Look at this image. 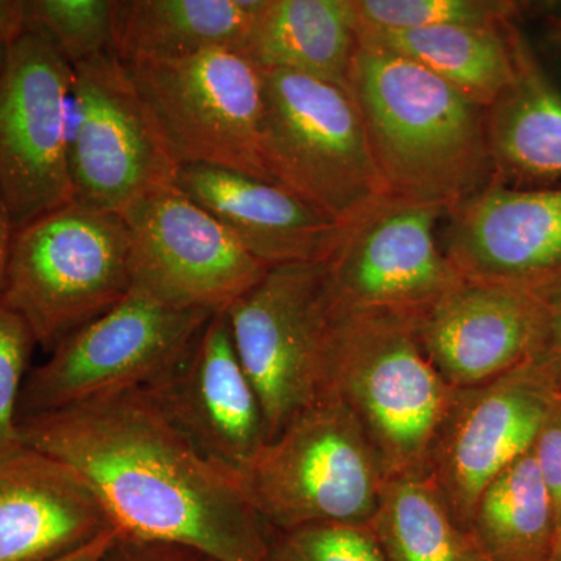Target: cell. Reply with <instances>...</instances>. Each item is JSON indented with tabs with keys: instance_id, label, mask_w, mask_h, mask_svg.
I'll list each match as a JSON object with an SVG mask.
<instances>
[{
	"instance_id": "cell-30",
	"label": "cell",
	"mask_w": 561,
	"mask_h": 561,
	"mask_svg": "<svg viewBox=\"0 0 561 561\" xmlns=\"http://www.w3.org/2000/svg\"><path fill=\"white\" fill-rule=\"evenodd\" d=\"M531 453L551 496L557 527H561V394H557L546 413Z\"/></svg>"
},
{
	"instance_id": "cell-19",
	"label": "cell",
	"mask_w": 561,
	"mask_h": 561,
	"mask_svg": "<svg viewBox=\"0 0 561 561\" xmlns=\"http://www.w3.org/2000/svg\"><path fill=\"white\" fill-rule=\"evenodd\" d=\"M173 187L190 197L268 268L324 262L343 227L275 181L219 165L186 164Z\"/></svg>"
},
{
	"instance_id": "cell-34",
	"label": "cell",
	"mask_w": 561,
	"mask_h": 561,
	"mask_svg": "<svg viewBox=\"0 0 561 561\" xmlns=\"http://www.w3.org/2000/svg\"><path fill=\"white\" fill-rule=\"evenodd\" d=\"M14 234H16V228H14L10 210L7 208L5 201H3L2 192H0V297H2L3 287H5Z\"/></svg>"
},
{
	"instance_id": "cell-27",
	"label": "cell",
	"mask_w": 561,
	"mask_h": 561,
	"mask_svg": "<svg viewBox=\"0 0 561 561\" xmlns=\"http://www.w3.org/2000/svg\"><path fill=\"white\" fill-rule=\"evenodd\" d=\"M27 16L72 68L116 54V0H27Z\"/></svg>"
},
{
	"instance_id": "cell-32",
	"label": "cell",
	"mask_w": 561,
	"mask_h": 561,
	"mask_svg": "<svg viewBox=\"0 0 561 561\" xmlns=\"http://www.w3.org/2000/svg\"><path fill=\"white\" fill-rule=\"evenodd\" d=\"M101 561H217L186 546L117 534Z\"/></svg>"
},
{
	"instance_id": "cell-38",
	"label": "cell",
	"mask_w": 561,
	"mask_h": 561,
	"mask_svg": "<svg viewBox=\"0 0 561 561\" xmlns=\"http://www.w3.org/2000/svg\"><path fill=\"white\" fill-rule=\"evenodd\" d=\"M7 51H9V47H7L5 44L0 43V76H2L3 66H5Z\"/></svg>"
},
{
	"instance_id": "cell-23",
	"label": "cell",
	"mask_w": 561,
	"mask_h": 561,
	"mask_svg": "<svg viewBox=\"0 0 561 561\" xmlns=\"http://www.w3.org/2000/svg\"><path fill=\"white\" fill-rule=\"evenodd\" d=\"M511 25H442L420 31L357 33L421 66L465 98L489 108L515 77Z\"/></svg>"
},
{
	"instance_id": "cell-12",
	"label": "cell",
	"mask_w": 561,
	"mask_h": 561,
	"mask_svg": "<svg viewBox=\"0 0 561 561\" xmlns=\"http://www.w3.org/2000/svg\"><path fill=\"white\" fill-rule=\"evenodd\" d=\"M69 175L73 202L122 213L172 186L179 165L116 54L73 66Z\"/></svg>"
},
{
	"instance_id": "cell-5",
	"label": "cell",
	"mask_w": 561,
	"mask_h": 561,
	"mask_svg": "<svg viewBox=\"0 0 561 561\" xmlns=\"http://www.w3.org/2000/svg\"><path fill=\"white\" fill-rule=\"evenodd\" d=\"M261 147L272 181L342 227L389 194L353 95L331 81L264 70Z\"/></svg>"
},
{
	"instance_id": "cell-1",
	"label": "cell",
	"mask_w": 561,
	"mask_h": 561,
	"mask_svg": "<svg viewBox=\"0 0 561 561\" xmlns=\"http://www.w3.org/2000/svg\"><path fill=\"white\" fill-rule=\"evenodd\" d=\"M24 445L70 465L117 534L186 546L217 561H268L271 530L234 472L214 463L146 389L20 420Z\"/></svg>"
},
{
	"instance_id": "cell-4",
	"label": "cell",
	"mask_w": 561,
	"mask_h": 561,
	"mask_svg": "<svg viewBox=\"0 0 561 561\" xmlns=\"http://www.w3.org/2000/svg\"><path fill=\"white\" fill-rule=\"evenodd\" d=\"M131 286L130 231L122 214L72 202L16 231L0 300L50 353L119 305Z\"/></svg>"
},
{
	"instance_id": "cell-10",
	"label": "cell",
	"mask_w": 561,
	"mask_h": 561,
	"mask_svg": "<svg viewBox=\"0 0 561 561\" xmlns=\"http://www.w3.org/2000/svg\"><path fill=\"white\" fill-rule=\"evenodd\" d=\"M443 216L438 206L387 194L345 225L324 261L332 311L416 323L460 287L465 279L435 241Z\"/></svg>"
},
{
	"instance_id": "cell-31",
	"label": "cell",
	"mask_w": 561,
	"mask_h": 561,
	"mask_svg": "<svg viewBox=\"0 0 561 561\" xmlns=\"http://www.w3.org/2000/svg\"><path fill=\"white\" fill-rule=\"evenodd\" d=\"M527 362L561 394V289L545 298L540 332Z\"/></svg>"
},
{
	"instance_id": "cell-2",
	"label": "cell",
	"mask_w": 561,
	"mask_h": 561,
	"mask_svg": "<svg viewBox=\"0 0 561 561\" xmlns=\"http://www.w3.org/2000/svg\"><path fill=\"white\" fill-rule=\"evenodd\" d=\"M348 90L393 197L449 214L494 180L485 108L430 70L357 38Z\"/></svg>"
},
{
	"instance_id": "cell-29",
	"label": "cell",
	"mask_w": 561,
	"mask_h": 561,
	"mask_svg": "<svg viewBox=\"0 0 561 561\" xmlns=\"http://www.w3.org/2000/svg\"><path fill=\"white\" fill-rule=\"evenodd\" d=\"M36 342L25 321L0 300V456L21 446L20 401Z\"/></svg>"
},
{
	"instance_id": "cell-26",
	"label": "cell",
	"mask_w": 561,
	"mask_h": 561,
	"mask_svg": "<svg viewBox=\"0 0 561 561\" xmlns=\"http://www.w3.org/2000/svg\"><path fill=\"white\" fill-rule=\"evenodd\" d=\"M356 33L420 31L442 25L502 27L524 3L511 0H348Z\"/></svg>"
},
{
	"instance_id": "cell-18",
	"label": "cell",
	"mask_w": 561,
	"mask_h": 561,
	"mask_svg": "<svg viewBox=\"0 0 561 561\" xmlns=\"http://www.w3.org/2000/svg\"><path fill=\"white\" fill-rule=\"evenodd\" d=\"M117 530L70 465L18 446L0 456V561H51Z\"/></svg>"
},
{
	"instance_id": "cell-24",
	"label": "cell",
	"mask_w": 561,
	"mask_h": 561,
	"mask_svg": "<svg viewBox=\"0 0 561 561\" xmlns=\"http://www.w3.org/2000/svg\"><path fill=\"white\" fill-rule=\"evenodd\" d=\"M467 529L490 561L551 560L559 527L531 449L482 491Z\"/></svg>"
},
{
	"instance_id": "cell-21",
	"label": "cell",
	"mask_w": 561,
	"mask_h": 561,
	"mask_svg": "<svg viewBox=\"0 0 561 561\" xmlns=\"http://www.w3.org/2000/svg\"><path fill=\"white\" fill-rule=\"evenodd\" d=\"M267 0H116L121 61H172L245 51Z\"/></svg>"
},
{
	"instance_id": "cell-6",
	"label": "cell",
	"mask_w": 561,
	"mask_h": 561,
	"mask_svg": "<svg viewBox=\"0 0 561 561\" xmlns=\"http://www.w3.org/2000/svg\"><path fill=\"white\" fill-rule=\"evenodd\" d=\"M239 481L271 531L312 524H371L387 481L360 424L334 394L268 442Z\"/></svg>"
},
{
	"instance_id": "cell-33",
	"label": "cell",
	"mask_w": 561,
	"mask_h": 561,
	"mask_svg": "<svg viewBox=\"0 0 561 561\" xmlns=\"http://www.w3.org/2000/svg\"><path fill=\"white\" fill-rule=\"evenodd\" d=\"M27 28V0H0V43L13 46Z\"/></svg>"
},
{
	"instance_id": "cell-17",
	"label": "cell",
	"mask_w": 561,
	"mask_h": 561,
	"mask_svg": "<svg viewBox=\"0 0 561 561\" xmlns=\"http://www.w3.org/2000/svg\"><path fill=\"white\" fill-rule=\"evenodd\" d=\"M545 298L530 291L468 283L415 323L421 350L454 390L494 381L530 359Z\"/></svg>"
},
{
	"instance_id": "cell-15",
	"label": "cell",
	"mask_w": 561,
	"mask_h": 561,
	"mask_svg": "<svg viewBox=\"0 0 561 561\" xmlns=\"http://www.w3.org/2000/svg\"><path fill=\"white\" fill-rule=\"evenodd\" d=\"M446 216L443 251L468 283L542 298L561 289V183L512 187L493 180Z\"/></svg>"
},
{
	"instance_id": "cell-8",
	"label": "cell",
	"mask_w": 561,
	"mask_h": 561,
	"mask_svg": "<svg viewBox=\"0 0 561 561\" xmlns=\"http://www.w3.org/2000/svg\"><path fill=\"white\" fill-rule=\"evenodd\" d=\"M125 66L179 168L219 165L271 180L261 147L264 70L256 62L217 49Z\"/></svg>"
},
{
	"instance_id": "cell-7",
	"label": "cell",
	"mask_w": 561,
	"mask_h": 561,
	"mask_svg": "<svg viewBox=\"0 0 561 561\" xmlns=\"http://www.w3.org/2000/svg\"><path fill=\"white\" fill-rule=\"evenodd\" d=\"M225 316L272 442L291 420L328 397L334 311L327 264L297 262L268 268Z\"/></svg>"
},
{
	"instance_id": "cell-20",
	"label": "cell",
	"mask_w": 561,
	"mask_h": 561,
	"mask_svg": "<svg viewBox=\"0 0 561 561\" xmlns=\"http://www.w3.org/2000/svg\"><path fill=\"white\" fill-rule=\"evenodd\" d=\"M515 77L485 110L494 180L512 187H542L561 180V91L511 25Z\"/></svg>"
},
{
	"instance_id": "cell-28",
	"label": "cell",
	"mask_w": 561,
	"mask_h": 561,
	"mask_svg": "<svg viewBox=\"0 0 561 561\" xmlns=\"http://www.w3.org/2000/svg\"><path fill=\"white\" fill-rule=\"evenodd\" d=\"M268 561H387L371 524L327 523L271 531Z\"/></svg>"
},
{
	"instance_id": "cell-9",
	"label": "cell",
	"mask_w": 561,
	"mask_h": 561,
	"mask_svg": "<svg viewBox=\"0 0 561 561\" xmlns=\"http://www.w3.org/2000/svg\"><path fill=\"white\" fill-rule=\"evenodd\" d=\"M213 316L172 308L131 289L119 305L62 339L27 376L20 420L113 391L149 389L186 354Z\"/></svg>"
},
{
	"instance_id": "cell-13",
	"label": "cell",
	"mask_w": 561,
	"mask_h": 561,
	"mask_svg": "<svg viewBox=\"0 0 561 561\" xmlns=\"http://www.w3.org/2000/svg\"><path fill=\"white\" fill-rule=\"evenodd\" d=\"M121 214L130 231L131 289L172 308L225 312L268 271L173 186L142 195Z\"/></svg>"
},
{
	"instance_id": "cell-3",
	"label": "cell",
	"mask_w": 561,
	"mask_h": 561,
	"mask_svg": "<svg viewBox=\"0 0 561 561\" xmlns=\"http://www.w3.org/2000/svg\"><path fill=\"white\" fill-rule=\"evenodd\" d=\"M328 394L353 413L389 479L427 474L456 390L421 350L412 321L334 312Z\"/></svg>"
},
{
	"instance_id": "cell-22",
	"label": "cell",
	"mask_w": 561,
	"mask_h": 561,
	"mask_svg": "<svg viewBox=\"0 0 561 561\" xmlns=\"http://www.w3.org/2000/svg\"><path fill=\"white\" fill-rule=\"evenodd\" d=\"M357 46L348 0H267L243 55L264 70H290L348 90Z\"/></svg>"
},
{
	"instance_id": "cell-14",
	"label": "cell",
	"mask_w": 561,
	"mask_h": 561,
	"mask_svg": "<svg viewBox=\"0 0 561 561\" xmlns=\"http://www.w3.org/2000/svg\"><path fill=\"white\" fill-rule=\"evenodd\" d=\"M557 394L529 362L494 381L456 390L427 476L465 529L482 491L530 451Z\"/></svg>"
},
{
	"instance_id": "cell-25",
	"label": "cell",
	"mask_w": 561,
	"mask_h": 561,
	"mask_svg": "<svg viewBox=\"0 0 561 561\" xmlns=\"http://www.w3.org/2000/svg\"><path fill=\"white\" fill-rule=\"evenodd\" d=\"M371 527L387 561H490L427 474L387 479Z\"/></svg>"
},
{
	"instance_id": "cell-37",
	"label": "cell",
	"mask_w": 561,
	"mask_h": 561,
	"mask_svg": "<svg viewBox=\"0 0 561 561\" xmlns=\"http://www.w3.org/2000/svg\"><path fill=\"white\" fill-rule=\"evenodd\" d=\"M551 22L556 31L561 35V3L559 5H552Z\"/></svg>"
},
{
	"instance_id": "cell-36",
	"label": "cell",
	"mask_w": 561,
	"mask_h": 561,
	"mask_svg": "<svg viewBox=\"0 0 561 561\" xmlns=\"http://www.w3.org/2000/svg\"><path fill=\"white\" fill-rule=\"evenodd\" d=\"M549 561H561V527L557 530L556 542H553L552 556Z\"/></svg>"
},
{
	"instance_id": "cell-16",
	"label": "cell",
	"mask_w": 561,
	"mask_h": 561,
	"mask_svg": "<svg viewBox=\"0 0 561 561\" xmlns=\"http://www.w3.org/2000/svg\"><path fill=\"white\" fill-rule=\"evenodd\" d=\"M146 390L206 459L238 478L268 443L225 312L214 313L186 354Z\"/></svg>"
},
{
	"instance_id": "cell-11",
	"label": "cell",
	"mask_w": 561,
	"mask_h": 561,
	"mask_svg": "<svg viewBox=\"0 0 561 561\" xmlns=\"http://www.w3.org/2000/svg\"><path fill=\"white\" fill-rule=\"evenodd\" d=\"M72 83V66L28 24L0 76V192L16 231L73 202Z\"/></svg>"
},
{
	"instance_id": "cell-35",
	"label": "cell",
	"mask_w": 561,
	"mask_h": 561,
	"mask_svg": "<svg viewBox=\"0 0 561 561\" xmlns=\"http://www.w3.org/2000/svg\"><path fill=\"white\" fill-rule=\"evenodd\" d=\"M116 535L117 530L106 531V534H103L102 537L90 542V545L51 561H101L102 557L105 556L106 549L110 548L111 542L116 538Z\"/></svg>"
}]
</instances>
